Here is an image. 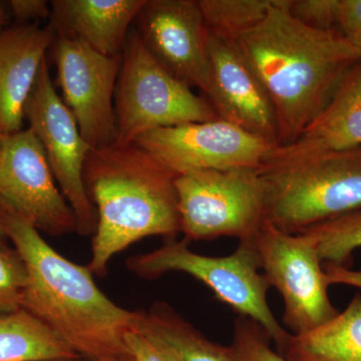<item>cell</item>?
Wrapping results in <instances>:
<instances>
[{
	"instance_id": "obj_10",
	"label": "cell",
	"mask_w": 361,
	"mask_h": 361,
	"mask_svg": "<svg viewBox=\"0 0 361 361\" xmlns=\"http://www.w3.org/2000/svg\"><path fill=\"white\" fill-rule=\"evenodd\" d=\"M0 209L51 236L78 232L75 212L56 186L44 148L30 128L2 137Z\"/></svg>"
},
{
	"instance_id": "obj_2",
	"label": "cell",
	"mask_w": 361,
	"mask_h": 361,
	"mask_svg": "<svg viewBox=\"0 0 361 361\" xmlns=\"http://www.w3.org/2000/svg\"><path fill=\"white\" fill-rule=\"evenodd\" d=\"M0 226L27 269L21 308L80 357L116 360L129 355L126 337L137 329L139 311L116 305L97 287L87 266L63 257L30 223L0 209Z\"/></svg>"
},
{
	"instance_id": "obj_29",
	"label": "cell",
	"mask_w": 361,
	"mask_h": 361,
	"mask_svg": "<svg viewBox=\"0 0 361 361\" xmlns=\"http://www.w3.org/2000/svg\"><path fill=\"white\" fill-rule=\"evenodd\" d=\"M6 23V11H4V7H2V4H0V32H4L6 28H4V25Z\"/></svg>"
},
{
	"instance_id": "obj_18",
	"label": "cell",
	"mask_w": 361,
	"mask_h": 361,
	"mask_svg": "<svg viewBox=\"0 0 361 361\" xmlns=\"http://www.w3.org/2000/svg\"><path fill=\"white\" fill-rule=\"evenodd\" d=\"M280 355L288 361H361V295L318 329L291 334Z\"/></svg>"
},
{
	"instance_id": "obj_20",
	"label": "cell",
	"mask_w": 361,
	"mask_h": 361,
	"mask_svg": "<svg viewBox=\"0 0 361 361\" xmlns=\"http://www.w3.org/2000/svg\"><path fill=\"white\" fill-rule=\"evenodd\" d=\"M137 330L160 339L184 361H234L229 346L207 338L168 303L139 311Z\"/></svg>"
},
{
	"instance_id": "obj_23",
	"label": "cell",
	"mask_w": 361,
	"mask_h": 361,
	"mask_svg": "<svg viewBox=\"0 0 361 361\" xmlns=\"http://www.w3.org/2000/svg\"><path fill=\"white\" fill-rule=\"evenodd\" d=\"M269 334L258 323L239 316L234 322L231 345L234 361H288L271 348Z\"/></svg>"
},
{
	"instance_id": "obj_1",
	"label": "cell",
	"mask_w": 361,
	"mask_h": 361,
	"mask_svg": "<svg viewBox=\"0 0 361 361\" xmlns=\"http://www.w3.org/2000/svg\"><path fill=\"white\" fill-rule=\"evenodd\" d=\"M233 40L269 97L278 147L302 135L361 63L350 40L299 20L289 11V0H275L258 25Z\"/></svg>"
},
{
	"instance_id": "obj_24",
	"label": "cell",
	"mask_w": 361,
	"mask_h": 361,
	"mask_svg": "<svg viewBox=\"0 0 361 361\" xmlns=\"http://www.w3.org/2000/svg\"><path fill=\"white\" fill-rule=\"evenodd\" d=\"M27 281L20 253L9 247L0 248V314L20 310Z\"/></svg>"
},
{
	"instance_id": "obj_3",
	"label": "cell",
	"mask_w": 361,
	"mask_h": 361,
	"mask_svg": "<svg viewBox=\"0 0 361 361\" xmlns=\"http://www.w3.org/2000/svg\"><path fill=\"white\" fill-rule=\"evenodd\" d=\"M178 175L135 142H113L90 151L84 180L97 210L87 267L106 275L116 254L148 237L176 239L180 232Z\"/></svg>"
},
{
	"instance_id": "obj_13",
	"label": "cell",
	"mask_w": 361,
	"mask_h": 361,
	"mask_svg": "<svg viewBox=\"0 0 361 361\" xmlns=\"http://www.w3.org/2000/svg\"><path fill=\"white\" fill-rule=\"evenodd\" d=\"M135 20L142 42L161 65L190 87L208 94L207 28L198 1L147 0Z\"/></svg>"
},
{
	"instance_id": "obj_26",
	"label": "cell",
	"mask_w": 361,
	"mask_h": 361,
	"mask_svg": "<svg viewBox=\"0 0 361 361\" xmlns=\"http://www.w3.org/2000/svg\"><path fill=\"white\" fill-rule=\"evenodd\" d=\"M336 32L346 39L361 35V0H337Z\"/></svg>"
},
{
	"instance_id": "obj_22",
	"label": "cell",
	"mask_w": 361,
	"mask_h": 361,
	"mask_svg": "<svg viewBox=\"0 0 361 361\" xmlns=\"http://www.w3.org/2000/svg\"><path fill=\"white\" fill-rule=\"evenodd\" d=\"M325 264L348 267L353 252L361 248V210L313 226L306 231Z\"/></svg>"
},
{
	"instance_id": "obj_19",
	"label": "cell",
	"mask_w": 361,
	"mask_h": 361,
	"mask_svg": "<svg viewBox=\"0 0 361 361\" xmlns=\"http://www.w3.org/2000/svg\"><path fill=\"white\" fill-rule=\"evenodd\" d=\"M75 353L45 323L23 308L0 314V361L75 360Z\"/></svg>"
},
{
	"instance_id": "obj_7",
	"label": "cell",
	"mask_w": 361,
	"mask_h": 361,
	"mask_svg": "<svg viewBox=\"0 0 361 361\" xmlns=\"http://www.w3.org/2000/svg\"><path fill=\"white\" fill-rule=\"evenodd\" d=\"M180 232L191 241L254 238L266 220V186L259 169L203 170L175 180Z\"/></svg>"
},
{
	"instance_id": "obj_6",
	"label": "cell",
	"mask_w": 361,
	"mask_h": 361,
	"mask_svg": "<svg viewBox=\"0 0 361 361\" xmlns=\"http://www.w3.org/2000/svg\"><path fill=\"white\" fill-rule=\"evenodd\" d=\"M115 115L118 144H132L151 130L219 118L209 102L161 65L135 30L123 47Z\"/></svg>"
},
{
	"instance_id": "obj_21",
	"label": "cell",
	"mask_w": 361,
	"mask_h": 361,
	"mask_svg": "<svg viewBox=\"0 0 361 361\" xmlns=\"http://www.w3.org/2000/svg\"><path fill=\"white\" fill-rule=\"evenodd\" d=\"M275 0H198L209 32L226 39L258 25L267 16Z\"/></svg>"
},
{
	"instance_id": "obj_14",
	"label": "cell",
	"mask_w": 361,
	"mask_h": 361,
	"mask_svg": "<svg viewBox=\"0 0 361 361\" xmlns=\"http://www.w3.org/2000/svg\"><path fill=\"white\" fill-rule=\"evenodd\" d=\"M209 103L218 118L278 147L274 110L264 87L234 40L207 30Z\"/></svg>"
},
{
	"instance_id": "obj_33",
	"label": "cell",
	"mask_w": 361,
	"mask_h": 361,
	"mask_svg": "<svg viewBox=\"0 0 361 361\" xmlns=\"http://www.w3.org/2000/svg\"><path fill=\"white\" fill-rule=\"evenodd\" d=\"M115 361H137V360H135L134 356L129 355L127 356H123V357L118 358V360H116Z\"/></svg>"
},
{
	"instance_id": "obj_9",
	"label": "cell",
	"mask_w": 361,
	"mask_h": 361,
	"mask_svg": "<svg viewBox=\"0 0 361 361\" xmlns=\"http://www.w3.org/2000/svg\"><path fill=\"white\" fill-rule=\"evenodd\" d=\"M25 120L35 133L61 193L78 222V233L90 236L96 232L97 210L84 180L85 161L92 148L80 135L73 114L56 92L45 59L25 109Z\"/></svg>"
},
{
	"instance_id": "obj_8",
	"label": "cell",
	"mask_w": 361,
	"mask_h": 361,
	"mask_svg": "<svg viewBox=\"0 0 361 361\" xmlns=\"http://www.w3.org/2000/svg\"><path fill=\"white\" fill-rule=\"evenodd\" d=\"M253 242L263 274L283 298V322L291 334L318 329L338 313L310 237L281 231L266 219Z\"/></svg>"
},
{
	"instance_id": "obj_15",
	"label": "cell",
	"mask_w": 361,
	"mask_h": 361,
	"mask_svg": "<svg viewBox=\"0 0 361 361\" xmlns=\"http://www.w3.org/2000/svg\"><path fill=\"white\" fill-rule=\"evenodd\" d=\"M49 23H23L0 32V133L23 130L26 102L32 94L47 49L56 39Z\"/></svg>"
},
{
	"instance_id": "obj_12",
	"label": "cell",
	"mask_w": 361,
	"mask_h": 361,
	"mask_svg": "<svg viewBox=\"0 0 361 361\" xmlns=\"http://www.w3.org/2000/svg\"><path fill=\"white\" fill-rule=\"evenodd\" d=\"M135 142L176 175L259 169L276 148L222 118L151 130Z\"/></svg>"
},
{
	"instance_id": "obj_4",
	"label": "cell",
	"mask_w": 361,
	"mask_h": 361,
	"mask_svg": "<svg viewBox=\"0 0 361 361\" xmlns=\"http://www.w3.org/2000/svg\"><path fill=\"white\" fill-rule=\"evenodd\" d=\"M266 219L300 234L361 210V147L265 161Z\"/></svg>"
},
{
	"instance_id": "obj_25",
	"label": "cell",
	"mask_w": 361,
	"mask_h": 361,
	"mask_svg": "<svg viewBox=\"0 0 361 361\" xmlns=\"http://www.w3.org/2000/svg\"><path fill=\"white\" fill-rule=\"evenodd\" d=\"M126 343L130 355L137 361H184L160 339L147 336L137 329L128 334Z\"/></svg>"
},
{
	"instance_id": "obj_27",
	"label": "cell",
	"mask_w": 361,
	"mask_h": 361,
	"mask_svg": "<svg viewBox=\"0 0 361 361\" xmlns=\"http://www.w3.org/2000/svg\"><path fill=\"white\" fill-rule=\"evenodd\" d=\"M8 6L14 18L23 23L21 25L51 16V6L45 0H11Z\"/></svg>"
},
{
	"instance_id": "obj_28",
	"label": "cell",
	"mask_w": 361,
	"mask_h": 361,
	"mask_svg": "<svg viewBox=\"0 0 361 361\" xmlns=\"http://www.w3.org/2000/svg\"><path fill=\"white\" fill-rule=\"evenodd\" d=\"M324 271L329 286L341 284L361 289V270H351L343 266L325 264Z\"/></svg>"
},
{
	"instance_id": "obj_30",
	"label": "cell",
	"mask_w": 361,
	"mask_h": 361,
	"mask_svg": "<svg viewBox=\"0 0 361 361\" xmlns=\"http://www.w3.org/2000/svg\"><path fill=\"white\" fill-rule=\"evenodd\" d=\"M350 40L351 44L355 45L356 49H358V51L361 54V35H356V37H351V39H348Z\"/></svg>"
},
{
	"instance_id": "obj_31",
	"label": "cell",
	"mask_w": 361,
	"mask_h": 361,
	"mask_svg": "<svg viewBox=\"0 0 361 361\" xmlns=\"http://www.w3.org/2000/svg\"><path fill=\"white\" fill-rule=\"evenodd\" d=\"M6 240L7 237L6 233H4V229H2L1 226H0V248L8 247L6 245Z\"/></svg>"
},
{
	"instance_id": "obj_32",
	"label": "cell",
	"mask_w": 361,
	"mask_h": 361,
	"mask_svg": "<svg viewBox=\"0 0 361 361\" xmlns=\"http://www.w3.org/2000/svg\"><path fill=\"white\" fill-rule=\"evenodd\" d=\"M51 361H115V360H87V358H75V360H51Z\"/></svg>"
},
{
	"instance_id": "obj_11",
	"label": "cell",
	"mask_w": 361,
	"mask_h": 361,
	"mask_svg": "<svg viewBox=\"0 0 361 361\" xmlns=\"http://www.w3.org/2000/svg\"><path fill=\"white\" fill-rule=\"evenodd\" d=\"M52 56L63 101L92 149L116 142L115 94L122 56L99 54L73 37L56 33Z\"/></svg>"
},
{
	"instance_id": "obj_34",
	"label": "cell",
	"mask_w": 361,
	"mask_h": 361,
	"mask_svg": "<svg viewBox=\"0 0 361 361\" xmlns=\"http://www.w3.org/2000/svg\"><path fill=\"white\" fill-rule=\"evenodd\" d=\"M2 137H4V135H2L1 133H0V152H1Z\"/></svg>"
},
{
	"instance_id": "obj_16",
	"label": "cell",
	"mask_w": 361,
	"mask_h": 361,
	"mask_svg": "<svg viewBox=\"0 0 361 361\" xmlns=\"http://www.w3.org/2000/svg\"><path fill=\"white\" fill-rule=\"evenodd\" d=\"M147 0H56L51 21L56 33L73 37L108 56H122L130 26Z\"/></svg>"
},
{
	"instance_id": "obj_5",
	"label": "cell",
	"mask_w": 361,
	"mask_h": 361,
	"mask_svg": "<svg viewBox=\"0 0 361 361\" xmlns=\"http://www.w3.org/2000/svg\"><path fill=\"white\" fill-rule=\"evenodd\" d=\"M190 243L185 238L166 240L157 250L130 258L128 268L146 279L182 272L199 280L220 302L261 325L281 353L291 334L271 311L267 299L271 286L260 272V258L253 239L239 241L236 250L223 257L201 255L190 249Z\"/></svg>"
},
{
	"instance_id": "obj_17",
	"label": "cell",
	"mask_w": 361,
	"mask_h": 361,
	"mask_svg": "<svg viewBox=\"0 0 361 361\" xmlns=\"http://www.w3.org/2000/svg\"><path fill=\"white\" fill-rule=\"evenodd\" d=\"M358 147H361V63L348 71L324 110L302 135L292 144L273 149L265 161Z\"/></svg>"
}]
</instances>
